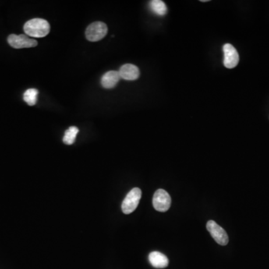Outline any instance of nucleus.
<instances>
[{
    "instance_id": "11",
    "label": "nucleus",
    "mask_w": 269,
    "mask_h": 269,
    "mask_svg": "<svg viewBox=\"0 0 269 269\" xmlns=\"http://www.w3.org/2000/svg\"><path fill=\"white\" fill-rule=\"evenodd\" d=\"M150 11L158 16H164L168 12L166 5L161 0H153L149 4Z\"/></svg>"
},
{
    "instance_id": "2",
    "label": "nucleus",
    "mask_w": 269,
    "mask_h": 269,
    "mask_svg": "<svg viewBox=\"0 0 269 269\" xmlns=\"http://www.w3.org/2000/svg\"><path fill=\"white\" fill-rule=\"evenodd\" d=\"M142 197V191L139 188H134L126 195L122 203L123 213L124 214H130L133 213L139 206V201Z\"/></svg>"
},
{
    "instance_id": "7",
    "label": "nucleus",
    "mask_w": 269,
    "mask_h": 269,
    "mask_svg": "<svg viewBox=\"0 0 269 269\" xmlns=\"http://www.w3.org/2000/svg\"><path fill=\"white\" fill-rule=\"evenodd\" d=\"M224 51V65L228 69L235 68L239 64V55L233 46L226 44L223 47Z\"/></svg>"
},
{
    "instance_id": "9",
    "label": "nucleus",
    "mask_w": 269,
    "mask_h": 269,
    "mask_svg": "<svg viewBox=\"0 0 269 269\" xmlns=\"http://www.w3.org/2000/svg\"><path fill=\"white\" fill-rule=\"evenodd\" d=\"M121 79L118 71H108L102 77L101 85L104 89H113L117 86Z\"/></svg>"
},
{
    "instance_id": "8",
    "label": "nucleus",
    "mask_w": 269,
    "mask_h": 269,
    "mask_svg": "<svg viewBox=\"0 0 269 269\" xmlns=\"http://www.w3.org/2000/svg\"><path fill=\"white\" fill-rule=\"evenodd\" d=\"M118 72H119L121 79L127 81L136 80L140 76V71L138 67L132 65V64H126V65H123L120 68Z\"/></svg>"
},
{
    "instance_id": "3",
    "label": "nucleus",
    "mask_w": 269,
    "mask_h": 269,
    "mask_svg": "<svg viewBox=\"0 0 269 269\" xmlns=\"http://www.w3.org/2000/svg\"><path fill=\"white\" fill-rule=\"evenodd\" d=\"M108 33V27L106 23L103 22H94L88 26L86 31V38L89 41L95 42L102 40L107 36Z\"/></svg>"
},
{
    "instance_id": "12",
    "label": "nucleus",
    "mask_w": 269,
    "mask_h": 269,
    "mask_svg": "<svg viewBox=\"0 0 269 269\" xmlns=\"http://www.w3.org/2000/svg\"><path fill=\"white\" fill-rule=\"evenodd\" d=\"M79 132V129L76 126H71L65 132L63 138V142L67 145L73 144L76 140V136Z\"/></svg>"
},
{
    "instance_id": "5",
    "label": "nucleus",
    "mask_w": 269,
    "mask_h": 269,
    "mask_svg": "<svg viewBox=\"0 0 269 269\" xmlns=\"http://www.w3.org/2000/svg\"><path fill=\"white\" fill-rule=\"evenodd\" d=\"M206 228L217 243L221 245H226L229 242V238L227 233L215 221L212 220L209 221L206 224Z\"/></svg>"
},
{
    "instance_id": "4",
    "label": "nucleus",
    "mask_w": 269,
    "mask_h": 269,
    "mask_svg": "<svg viewBox=\"0 0 269 269\" xmlns=\"http://www.w3.org/2000/svg\"><path fill=\"white\" fill-rule=\"evenodd\" d=\"M171 198L169 194L164 189H158L153 195V205L155 210L164 213L171 207Z\"/></svg>"
},
{
    "instance_id": "10",
    "label": "nucleus",
    "mask_w": 269,
    "mask_h": 269,
    "mask_svg": "<svg viewBox=\"0 0 269 269\" xmlns=\"http://www.w3.org/2000/svg\"><path fill=\"white\" fill-rule=\"evenodd\" d=\"M149 261L150 264L157 269H164L169 264L168 257L159 251H153L149 254Z\"/></svg>"
},
{
    "instance_id": "1",
    "label": "nucleus",
    "mask_w": 269,
    "mask_h": 269,
    "mask_svg": "<svg viewBox=\"0 0 269 269\" xmlns=\"http://www.w3.org/2000/svg\"><path fill=\"white\" fill-rule=\"evenodd\" d=\"M23 30L29 37H44L50 33V26L45 19L36 18L26 22Z\"/></svg>"
},
{
    "instance_id": "13",
    "label": "nucleus",
    "mask_w": 269,
    "mask_h": 269,
    "mask_svg": "<svg viewBox=\"0 0 269 269\" xmlns=\"http://www.w3.org/2000/svg\"><path fill=\"white\" fill-rule=\"evenodd\" d=\"M38 90L36 89H29L23 94V100L29 106L36 105L37 103Z\"/></svg>"
},
{
    "instance_id": "6",
    "label": "nucleus",
    "mask_w": 269,
    "mask_h": 269,
    "mask_svg": "<svg viewBox=\"0 0 269 269\" xmlns=\"http://www.w3.org/2000/svg\"><path fill=\"white\" fill-rule=\"evenodd\" d=\"M8 42L11 47L15 49L31 48L37 47V40L30 38L25 35H10L8 37Z\"/></svg>"
}]
</instances>
